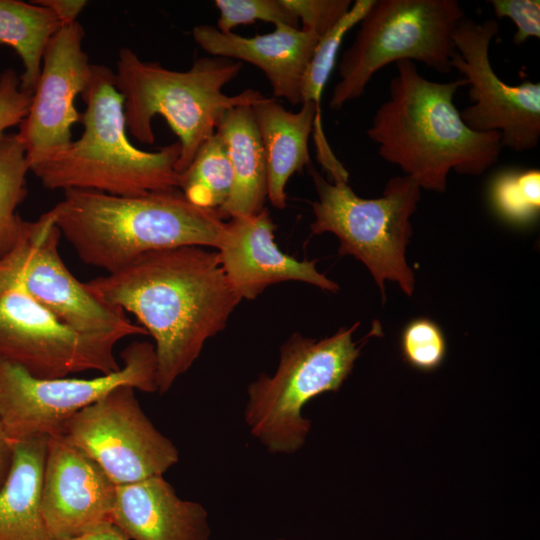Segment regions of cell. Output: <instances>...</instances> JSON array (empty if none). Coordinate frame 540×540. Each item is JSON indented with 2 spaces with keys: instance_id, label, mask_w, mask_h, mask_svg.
Instances as JSON below:
<instances>
[{
  "instance_id": "cell-3",
  "label": "cell",
  "mask_w": 540,
  "mask_h": 540,
  "mask_svg": "<svg viewBox=\"0 0 540 540\" xmlns=\"http://www.w3.org/2000/svg\"><path fill=\"white\" fill-rule=\"evenodd\" d=\"M50 209L63 236L86 264L116 272L141 255L185 246L218 249L225 221L178 189L136 196L68 189Z\"/></svg>"
},
{
  "instance_id": "cell-27",
  "label": "cell",
  "mask_w": 540,
  "mask_h": 540,
  "mask_svg": "<svg viewBox=\"0 0 540 540\" xmlns=\"http://www.w3.org/2000/svg\"><path fill=\"white\" fill-rule=\"evenodd\" d=\"M400 346L404 360L425 372L440 367L447 350L442 329L428 318L410 321L402 331Z\"/></svg>"
},
{
  "instance_id": "cell-12",
  "label": "cell",
  "mask_w": 540,
  "mask_h": 540,
  "mask_svg": "<svg viewBox=\"0 0 540 540\" xmlns=\"http://www.w3.org/2000/svg\"><path fill=\"white\" fill-rule=\"evenodd\" d=\"M123 338L81 332L20 290L0 296V358L41 379L118 371L114 355Z\"/></svg>"
},
{
  "instance_id": "cell-24",
  "label": "cell",
  "mask_w": 540,
  "mask_h": 540,
  "mask_svg": "<svg viewBox=\"0 0 540 540\" xmlns=\"http://www.w3.org/2000/svg\"><path fill=\"white\" fill-rule=\"evenodd\" d=\"M30 171L25 149L15 134L0 137V258L19 242L25 220L17 214L27 195Z\"/></svg>"
},
{
  "instance_id": "cell-18",
  "label": "cell",
  "mask_w": 540,
  "mask_h": 540,
  "mask_svg": "<svg viewBox=\"0 0 540 540\" xmlns=\"http://www.w3.org/2000/svg\"><path fill=\"white\" fill-rule=\"evenodd\" d=\"M112 524L130 540H210L207 510L163 476L116 485Z\"/></svg>"
},
{
  "instance_id": "cell-20",
  "label": "cell",
  "mask_w": 540,
  "mask_h": 540,
  "mask_svg": "<svg viewBox=\"0 0 540 540\" xmlns=\"http://www.w3.org/2000/svg\"><path fill=\"white\" fill-rule=\"evenodd\" d=\"M216 132L226 145L233 172L232 190L219 215L225 219L259 213L267 198V164L251 106L226 111Z\"/></svg>"
},
{
  "instance_id": "cell-13",
  "label": "cell",
  "mask_w": 540,
  "mask_h": 540,
  "mask_svg": "<svg viewBox=\"0 0 540 540\" xmlns=\"http://www.w3.org/2000/svg\"><path fill=\"white\" fill-rule=\"evenodd\" d=\"M498 32L492 18L478 23L465 17L455 30L451 65L466 80L471 101L460 115L474 131L499 133L503 148L532 150L540 140V84L510 85L496 74L489 48Z\"/></svg>"
},
{
  "instance_id": "cell-5",
  "label": "cell",
  "mask_w": 540,
  "mask_h": 540,
  "mask_svg": "<svg viewBox=\"0 0 540 540\" xmlns=\"http://www.w3.org/2000/svg\"><path fill=\"white\" fill-rule=\"evenodd\" d=\"M115 85L124 99L126 126L143 144H153L152 120L163 117L180 144L176 171L182 173L200 147L216 132L223 114L237 106H252L264 97L254 89L227 95L242 63L224 57H201L187 71H174L141 60L124 47L116 62Z\"/></svg>"
},
{
  "instance_id": "cell-2",
  "label": "cell",
  "mask_w": 540,
  "mask_h": 540,
  "mask_svg": "<svg viewBox=\"0 0 540 540\" xmlns=\"http://www.w3.org/2000/svg\"><path fill=\"white\" fill-rule=\"evenodd\" d=\"M464 78L431 81L411 61L396 63L387 99L366 130L382 159L424 190L443 193L451 171L479 176L494 166L503 146L497 132H478L453 103Z\"/></svg>"
},
{
  "instance_id": "cell-28",
  "label": "cell",
  "mask_w": 540,
  "mask_h": 540,
  "mask_svg": "<svg viewBox=\"0 0 540 540\" xmlns=\"http://www.w3.org/2000/svg\"><path fill=\"white\" fill-rule=\"evenodd\" d=\"M214 4L219 11L216 28L222 33H230L238 25L256 21L300 28L299 21L283 0H216Z\"/></svg>"
},
{
  "instance_id": "cell-33",
  "label": "cell",
  "mask_w": 540,
  "mask_h": 540,
  "mask_svg": "<svg viewBox=\"0 0 540 540\" xmlns=\"http://www.w3.org/2000/svg\"><path fill=\"white\" fill-rule=\"evenodd\" d=\"M13 462V448L0 421V489L5 484Z\"/></svg>"
},
{
  "instance_id": "cell-29",
  "label": "cell",
  "mask_w": 540,
  "mask_h": 540,
  "mask_svg": "<svg viewBox=\"0 0 540 540\" xmlns=\"http://www.w3.org/2000/svg\"><path fill=\"white\" fill-rule=\"evenodd\" d=\"M301 29L322 37L350 9V0H283Z\"/></svg>"
},
{
  "instance_id": "cell-16",
  "label": "cell",
  "mask_w": 540,
  "mask_h": 540,
  "mask_svg": "<svg viewBox=\"0 0 540 540\" xmlns=\"http://www.w3.org/2000/svg\"><path fill=\"white\" fill-rule=\"evenodd\" d=\"M276 226L267 208L225 223L217 249L223 271L241 299L254 300L275 283L299 281L336 293L339 286L316 268V261L298 260L274 241Z\"/></svg>"
},
{
  "instance_id": "cell-30",
  "label": "cell",
  "mask_w": 540,
  "mask_h": 540,
  "mask_svg": "<svg viewBox=\"0 0 540 540\" xmlns=\"http://www.w3.org/2000/svg\"><path fill=\"white\" fill-rule=\"evenodd\" d=\"M489 3L497 19L508 18L515 24L514 44L540 37L539 0H490Z\"/></svg>"
},
{
  "instance_id": "cell-9",
  "label": "cell",
  "mask_w": 540,
  "mask_h": 540,
  "mask_svg": "<svg viewBox=\"0 0 540 540\" xmlns=\"http://www.w3.org/2000/svg\"><path fill=\"white\" fill-rule=\"evenodd\" d=\"M118 371L93 378L33 377L0 358V421L10 443L62 435L79 411L119 386L152 393L156 356L149 342H133L121 353Z\"/></svg>"
},
{
  "instance_id": "cell-23",
  "label": "cell",
  "mask_w": 540,
  "mask_h": 540,
  "mask_svg": "<svg viewBox=\"0 0 540 540\" xmlns=\"http://www.w3.org/2000/svg\"><path fill=\"white\" fill-rule=\"evenodd\" d=\"M233 172L226 145L215 132L179 174L178 190L194 205L218 211L228 200Z\"/></svg>"
},
{
  "instance_id": "cell-21",
  "label": "cell",
  "mask_w": 540,
  "mask_h": 540,
  "mask_svg": "<svg viewBox=\"0 0 540 540\" xmlns=\"http://www.w3.org/2000/svg\"><path fill=\"white\" fill-rule=\"evenodd\" d=\"M47 439L11 443L12 467L0 489V540H52L40 511Z\"/></svg>"
},
{
  "instance_id": "cell-17",
  "label": "cell",
  "mask_w": 540,
  "mask_h": 540,
  "mask_svg": "<svg viewBox=\"0 0 540 540\" xmlns=\"http://www.w3.org/2000/svg\"><path fill=\"white\" fill-rule=\"evenodd\" d=\"M194 41L207 53L258 67L268 79L274 97L292 105L301 104V86L306 68L320 37L286 24L266 34L251 37L222 33L203 24L192 30Z\"/></svg>"
},
{
  "instance_id": "cell-10",
  "label": "cell",
  "mask_w": 540,
  "mask_h": 540,
  "mask_svg": "<svg viewBox=\"0 0 540 540\" xmlns=\"http://www.w3.org/2000/svg\"><path fill=\"white\" fill-rule=\"evenodd\" d=\"M61 233L49 210L25 221L16 246L0 258V296L20 290L69 326L92 335H145L124 311L95 297L66 267L59 253Z\"/></svg>"
},
{
  "instance_id": "cell-15",
  "label": "cell",
  "mask_w": 540,
  "mask_h": 540,
  "mask_svg": "<svg viewBox=\"0 0 540 540\" xmlns=\"http://www.w3.org/2000/svg\"><path fill=\"white\" fill-rule=\"evenodd\" d=\"M116 485L64 435L47 439L40 511L52 540H71L112 523Z\"/></svg>"
},
{
  "instance_id": "cell-25",
  "label": "cell",
  "mask_w": 540,
  "mask_h": 540,
  "mask_svg": "<svg viewBox=\"0 0 540 540\" xmlns=\"http://www.w3.org/2000/svg\"><path fill=\"white\" fill-rule=\"evenodd\" d=\"M375 0H356L348 12L320 39L302 80L301 103L313 102L317 109L314 130L322 131L321 98L335 67L337 55L345 35L360 23Z\"/></svg>"
},
{
  "instance_id": "cell-8",
  "label": "cell",
  "mask_w": 540,
  "mask_h": 540,
  "mask_svg": "<svg viewBox=\"0 0 540 540\" xmlns=\"http://www.w3.org/2000/svg\"><path fill=\"white\" fill-rule=\"evenodd\" d=\"M463 18L457 0H375L342 54L330 108L339 110L361 97L373 75L391 63L417 61L449 73L453 36Z\"/></svg>"
},
{
  "instance_id": "cell-22",
  "label": "cell",
  "mask_w": 540,
  "mask_h": 540,
  "mask_svg": "<svg viewBox=\"0 0 540 540\" xmlns=\"http://www.w3.org/2000/svg\"><path fill=\"white\" fill-rule=\"evenodd\" d=\"M60 27L54 14L34 1L0 0V44L13 48L20 57L24 91L33 94L46 46Z\"/></svg>"
},
{
  "instance_id": "cell-11",
  "label": "cell",
  "mask_w": 540,
  "mask_h": 540,
  "mask_svg": "<svg viewBox=\"0 0 540 540\" xmlns=\"http://www.w3.org/2000/svg\"><path fill=\"white\" fill-rule=\"evenodd\" d=\"M62 435L115 485L163 476L179 460L177 447L154 426L131 386L116 387L76 413Z\"/></svg>"
},
{
  "instance_id": "cell-34",
  "label": "cell",
  "mask_w": 540,
  "mask_h": 540,
  "mask_svg": "<svg viewBox=\"0 0 540 540\" xmlns=\"http://www.w3.org/2000/svg\"><path fill=\"white\" fill-rule=\"evenodd\" d=\"M71 540H130L112 523L103 524L94 530Z\"/></svg>"
},
{
  "instance_id": "cell-32",
  "label": "cell",
  "mask_w": 540,
  "mask_h": 540,
  "mask_svg": "<svg viewBox=\"0 0 540 540\" xmlns=\"http://www.w3.org/2000/svg\"><path fill=\"white\" fill-rule=\"evenodd\" d=\"M34 2L51 11L61 26L77 22L78 16L88 4L86 0H36Z\"/></svg>"
},
{
  "instance_id": "cell-31",
  "label": "cell",
  "mask_w": 540,
  "mask_h": 540,
  "mask_svg": "<svg viewBox=\"0 0 540 540\" xmlns=\"http://www.w3.org/2000/svg\"><path fill=\"white\" fill-rule=\"evenodd\" d=\"M33 94L21 88L20 76L12 68L0 74V137L26 117Z\"/></svg>"
},
{
  "instance_id": "cell-26",
  "label": "cell",
  "mask_w": 540,
  "mask_h": 540,
  "mask_svg": "<svg viewBox=\"0 0 540 540\" xmlns=\"http://www.w3.org/2000/svg\"><path fill=\"white\" fill-rule=\"evenodd\" d=\"M494 211L513 225H528L540 213V171L504 170L495 175L489 189Z\"/></svg>"
},
{
  "instance_id": "cell-6",
  "label": "cell",
  "mask_w": 540,
  "mask_h": 540,
  "mask_svg": "<svg viewBox=\"0 0 540 540\" xmlns=\"http://www.w3.org/2000/svg\"><path fill=\"white\" fill-rule=\"evenodd\" d=\"M359 322L320 340L293 333L280 347L272 375L247 388L244 421L270 454L291 455L305 444L311 421L302 410L316 396L340 389L360 355L353 340Z\"/></svg>"
},
{
  "instance_id": "cell-1",
  "label": "cell",
  "mask_w": 540,
  "mask_h": 540,
  "mask_svg": "<svg viewBox=\"0 0 540 540\" xmlns=\"http://www.w3.org/2000/svg\"><path fill=\"white\" fill-rule=\"evenodd\" d=\"M85 285L103 303L133 314L153 338L160 394L189 370L242 300L217 251L199 246L145 253Z\"/></svg>"
},
{
  "instance_id": "cell-14",
  "label": "cell",
  "mask_w": 540,
  "mask_h": 540,
  "mask_svg": "<svg viewBox=\"0 0 540 540\" xmlns=\"http://www.w3.org/2000/svg\"><path fill=\"white\" fill-rule=\"evenodd\" d=\"M84 37L78 21L62 25L44 51L28 113L16 133L31 172L73 141L72 126L81 120L74 102L85 90L92 72L82 47Z\"/></svg>"
},
{
  "instance_id": "cell-35",
  "label": "cell",
  "mask_w": 540,
  "mask_h": 540,
  "mask_svg": "<svg viewBox=\"0 0 540 540\" xmlns=\"http://www.w3.org/2000/svg\"><path fill=\"white\" fill-rule=\"evenodd\" d=\"M276 540H288V539H285V538H278Z\"/></svg>"
},
{
  "instance_id": "cell-7",
  "label": "cell",
  "mask_w": 540,
  "mask_h": 540,
  "mask_svg": "<svg viewBox=\"0 0 540 540\" xmlns=\"http://www.w3.org/2000/svg\"><path fill=\"white\" fill-rule=\"evenodd\" d=\"M318 199L312 203V235L332 233L339 240L338 253L350 255L369 270L385 302V282H396L411 296L415 276L407 263L406 248L412 236L411 216L417 209L421 188L409 176L391 178L378 198L355 194L347 181H328L309 167Z\"/></svg>"
},
{
  "instance_id": "cell-19",
  "label": "cell",
  "mask_w": 540,
  "mask_h": 540,
  "mask_svg": "<svg viewBox=\"0 0 540 540\" xmlns=\"http://www.w3.org/2000/svg\"><path fill=\"white\" fill-rule=\"evenodd\" d=\"M251 108L266 158L267 198L275 208L284 209L288 180L311 165L308 142L317 109L313 102H303L299 111L291 112L265 96Z\"/></svg>"
},
{
  "instance_id": "cell-4",
  "label": "cell",
  "mask_w": 540,
  "mask_h": 540,
  "mask_svg": "<svg viewBox=\"0 0 540 540\" xmlns=\"http://www.w3.org/2000/svg\"><path fill=\"white\" fill-rule=\"evenodd\" d=\"M81 136L32 173L49 190L83 189L118 196H136L178 189V141L157 151L141 150L130 142L124 99L114 72L92 64L90 80L81 93Z\"/></svg>"
}]
</instances>
